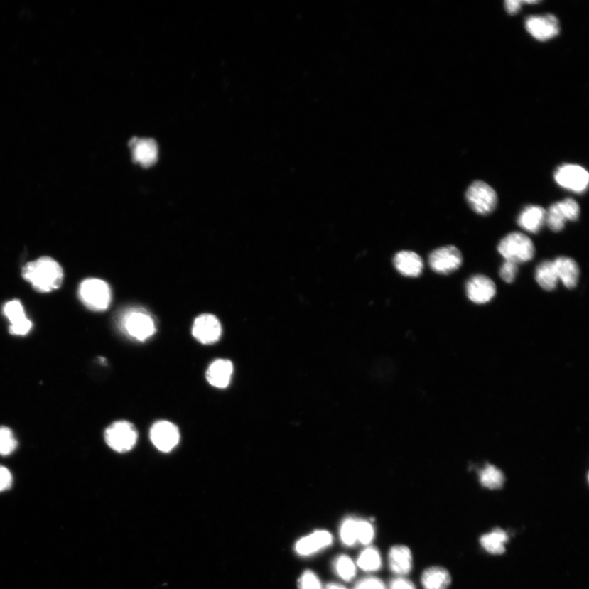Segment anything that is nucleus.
<instances>
[{
	"label": "nucleus",
	"mask_w": 589,
	"mask_h": 589,
	"mask_svg": "<svg viewBox=\"0 0 589 589\" xmlns=\"http://www.w3.org/2000/svg\"><path fill=\"white\" fill-rule=\"evenodd\" d=\"M354 589H387L385 583L377 577L364 578L356 583Z\"/></svg>",
	"instance_id": "34"
},
{
	"label": "nucleus",
	"mask_w": 589,
	"mask_h": 589,
	"mask_svg": "<svg viewBox=\"0 0 589 589\" xmlns=\"http://www.w3.org/2000/svg\"><path fill=\"white\" fill-rule=\"evenodd\" d=\"M523 1H517V0H507L505 2V8L507 13L510 14H515L520 10Z\"/></svg>",
	"instance_id": "37"
},
{
	"label": "nucleus",
	"mask_w": 589,
	"mask_h": 589,
	"mask_svg": "<svg viewBox=\"0 0 589 589\" xmlns=\"http://www.w3.org/2000/svg\"><path fill=\"white\" fill-rule=\"evenodd\" d=\"M137 430L126 421L112 423L105 431V441L112 450L118 453L131 451L136 445Z\"/></svg>",
	"instance_id": "6"
},
{
	"label": "nucleus",
	"mask_w": 589,
	"mask_h": 589,
	"mask_svg": "<svg viewBox=\"0 0 589 589\" xmlns=\"http://www.w3.org/2000/svg\"><path fill=\"white\" fill-rule=\"evenodd\" d=\"M79 296L88 309L101 312L108 309L112 301L109 285L98 279H89L80 286Z\"/></svg>",
	"instance_id": "4"
},
{
	"label": "nucleus",
	"mask_w": 589,
	"mask_h": 589,
	"mask_svg": "<svg viewBox=\"0 0 589 589\" xmlns=\"http://www.w3.org/2000/svg\"><path fill=\"white\" fill-rule=\"evenodd\" d=\"M509 536L501 529H495L490 534H485L480 539V544L490 554L500 555L505 552V544Z\"/></svg>",
	"instance_id": "21"
},
{
	"label": "nucleus",
	"mask_w": 589,
	"mask_h": 589,
	"mask_svg": "<svg viewBox=\"0 0 589 589\" xmlns=\"http://www.w3.org/2000/svg\"><path fill=\"white\" fill-rule=\"evenodd\" d=\"M234 366L228 360H217L210 365L205 374L210 385L223 389L229 385Z\"/></svg>",
	"instance_id": "16"
},
{
	"label": "nucleus",
	"mask_w": 589,
	"mask_h": 589,
	"mask_svg": "<svg viewBox=\"0 0 589 589\" xmlns=\"http://www.w3.org/2000/svg\"><path fill=\"white\" fill-rule=\"evenodd\" d=\"M558 205L566 221H576L579 219L580 208L574 199L566 198L558 202Z\"/></svg>",
	"instance_id": "30"
},
{
	"label": "nucleus",
	"mask_w": 589,
	"mask_h": 589,
	"mask_svg": "<svg viewBox=\"0 0 589 589\" xmlns=\"http://www.w3.org/2000/svg\"><path fill=\"white\" fill-rule=\"evenodd\" d=\"M546 220V210L539 205H529L518 216L517 224L531 234H538Z\"/></svg>",
	"instance_id": "18"
},
{
	"label": "nucleus",
	"mask_w": 589,
	"mask_h": 589,
	"mask_svg": "<svg viewBox=\"0 0 589 589\" xmlns=\"http://www.w3.org/2000/svg\"><path fill=\"white\" fill-rule=\"evenodd\" d=\"M553 264L558 279L563 283L566 288H575L579 282L580 268L574 259L561 256L556 259Z\"/></svg>",
	"instance_id": "19"
},
{
	"label": "nucleus",
	"mask_w": 589,
	"mask_h": 589,
	"mask_svg": "<svg viewBox=\"0 0 589 589\" xmlns=\"http://www.w3.org/2000/svg\"><path fill=\"white\" fill-rule=\"evenodd\" d=\"M388 560L391 571L398 576H406L412 570V553L406 546H394L389 552Z\"/></svg>",
	"instance_id": "15"
},
{
	"label": "nucleus",
	"mask_w": 589,
	"mask_h": 589,
	"mask_svg": "<svg viewBox=\"0 0 589 589\" xmlns=\"http://www.w3.org/2000/svg\"><path fill=\"white\" fill-rule=\"evenodd\" d=\"M13 475L7 468L0 465V492L9 490L12 487Z\"/></svg>",
	"instance_id": "35"
},
{
	"label": "nucleus",
	"mask_w": 589,
	"mask_h": 589,
	"mask_svg": "<svg viewBox=\"0 0 589 589\" xmlns=\"http://www.w3.org/2000/svg\"><path fill=\"white\" fill-rule=\"evenodd\" d=\"M466 293L470 301L475 304L488 303L496 295V286L485 275H475L468 281Z\"/></svg>",
	"instance_id": "10"
},
{
	"label": "nucleus",
	"mask_w": 589,
	"mask_h": 589,
	"mask_svg": "<svg viewBox=\"0 0 589 589\" xmlns=\"http://www.w3.org/2000/svg\"><path fill=\"white\" fill-rule=\"evenodd\" d=\"M466 199L470 207L479 215H488L498 205L495 189L483 181H475L468 188Z\"/></svg>",
	"instance_id": "5"
},
{
	"label": "nucleus",
	"mask_w": 589,
	"mask_h": 589,
	"mask_svg": "<svg viewBox=\"0 0 589 589\" xmlns=\"http://www.w3.org/2000/svg\"><path fill=\"white\" fill-rule=\"evenodd\" d=\"M158 158L156 145L151 140H142L137 142L134 148V158L144 167H148L155 163Z\"/></svg>",
	"instance_id": "23"
},
{
	"label": "nucleus",
	"mask_w": 589,
	"mask_h": 589,
	"mask_svg": "<svg viewBox=\"0 0 589 589\" xmlns=\"http://www.w3.org/2000/svg\"><path fill=\"white\" fill-rule=\"evenodd\" d=\"M529 33L539 40H548L559 33L558 20L553 15L531 17L526 21Z\"/></svg>",
	"instance_id": "13"
},
{
	"label": "nucleus",
	"mask_w": 589,
	"mask_h": 589,
	"mask_svg": "<svg viewBox=\"0 0 589 589\" xmlns=\"http://www.w3.org/2000/svg\"><path fill=\"white\" fill-rule=\"evenodd\" d=\"M504 475L499 468L488 465L480 472V482L484 487L490 490H498L504 484Z\"/></svg>",
	"instance_id": "24"
},
{
	"label": "nucleus",
	"mask_w": 589,
	"mask_h": 589,
	"mask_svg": "<svg viewBox=\"0 0 589 589\" xmlns=\"http://www.w3.org/2000/svg\"><path fill=\"white\" fill-rule=\"evenodd\" d=\"M333 568L335 573L344 581L350 582L356 576V566L352 559L347 555L338 556L334 560Z\"/></svg>",
	"instance_id": "26"
},
{
	"label": "nucleus",
	"mask_w": 589,
	"mask_h": 589,
	"mask_svg": "<svg viewBox=\"0 0 589 589\" xmlns=\"http://www.w3.org/2000/svg\"><path fill=\"white\" fill-rule=\"evenodd\" d=\"M358 542L369 545L374 539L375 531L372 524L365 520H357Z\"/></svg>",
	"instance_id": "31"
},
{
	"label": "nucleus",
	"mask_w": 589,
	"mask_h": 589,
	"mask_svg": "<svg viewBox=\"0 0 589 589\" xmlns=\"http://www.w3.org/2000/svg\"><path fill=\"white\" fill-rule=\"evenodd\" d=\"M498 250L505 261L517 264L531 261L536 252L531 239L522 232H512L504 237Z\"/></svg>",
	"instance_id": "3"
},
{
	"label": "nucleus",
	"mask_w": 589,
	"mask_h": 589,
	"mask_svg": "<svg viewBox=\"0 0 589 589\" xmlns=\"http://www.w3.org/2000/svg\"><path fill=\"white\" fill-rule=\"evenodd\" d=\"M450 583V573L439 566L426 569L421 576V585L424 589H448Z\"/></svg>",
	"instance_id": "20"
},
{
	"label": "nucleus",
	"mask_w": 589,
	"mask_h": 589,
	"mask_svg": "<svg viewBox=\"0 0 589 589\" xmlns=\"http://www.w3.org/2000/svg\"><path fill=\"white\" fill-rule=\"evenodd\" d=\"M390 589H417L414 583L404 577H397L391 581Z\"/></svg>",
	"instance_id": "36"
},
{
	"label": "nucleus",
	"mask_w": 589,
	"mask_h": 589,
	"mask_svg": "<svg viewBox=\"0 0 589 589\" xmlns=\"http://www.w3.org/2000/svg\"><path fill=\"white\" fill-rule=\"evenodd\" d=\"M18 446L13 431L6 426L0 428V455L9 456Z\"/></svg>",
	"instance_id": "29"
},
{
	"label": "nucleus",
	"mask_w": 589,
	"mask_h": 589,
	"mask_svg": "<svg viewBox=\"0 0 589 589\" xmlns=\"http://www.w3.org/2000/svg\"><path fill=\"white\" fill-rule=\"evenodd\" d=\"M394 267L404 276L418 277L423 270V259L413 252L403 251L394 258Z\"/></svg>",
	"instance_id": "17"
},
{
	"label": "nucleus",
	"mask_w": 589,
	"mask_h": 589,
	"mask_svg": "<svg viewBox=\"0 0 589 589\" xmlns=\"http://www.w3.org/2000/svg\"><path fill=\"white\" fill-rule=\"evenodd\" d=\"M538 284L546 291H553L558 283L553 261H545L540 263L536 270Z\"/></svg>",
	"instance_id": "22"
},
{
	"label": "nucleus",
	"mask_w": 589,
	"mask_h": 589,
	"mask_svg": "<svg viewBox=\"0 0 589 589\" xmlns=\"http://www.w3.org/2000/svg\"><path fill=\"white\" fill-rule=\"evenodd\" d=\"M566 220L558 207V202L551 205L546 212L545 224L553 232H560L564 229Z\"/></svg>",
	"instance_id": "28"
},
{
	"label": "nucleus",
	"mask_w": 589,
	"mask_h": 589,
	"mask_svg": "<svg viewBox=\"0 0 589 589\" xmlns=\"http://www.w3.org/2000/svg\"><path fill=\"white\" fill-rule=\"evenodd\" d=\"M118 326L127 337L144 342L156 333V323L149 313L143 309H131L119 318Z\"/></svg>",
	"instance_id": "2"
},
{
	"label": "nucleus",
	"mask_w": 589,
	"mask_h": 589,
	"mask_svg": "<svg viewBox=\"0 0 589 589\" xmlns=\"http://www.w3.org/2000/svg\"><path fill=\"white\" fill-rule=\"evenodd\" d=\"M342 542L348 547H352L358 542L357 519L348 517L342 522L340 529Z\"/></svg>",
	"instance_id": "27"
},
{
	"label": "nucleus",
	"mask_w": 589,
	"mask_h": 589,
	"mask_svg": "<svg viewBox=\"0 0 589 589\" xmlns=\"http://www.w3.org/2000/svg\"><path fill=\"white\" fill-rule=\"evenodd\" d=\"M333 544V536L326 531H317L301 538L296 544L295 550L300 556H310L320 552Z\"/></svg>",
	"instance_id": "14"
},
{
	"label": "nucleus",
	"mask_w": 589,
	"mask_h": 589,
	"mask_svg": "<svg viewBox=\"0 0 589 589\" xmlns=\"http://www.w3.org/2000/svg\"><path fill=\"white\" fill-rule=\"evenodd\" d=\"M463 261L461 252L453 246L438 248L429 256L431 269L440 274H450L456 271L462 266Z\"/></svg>",
	"instance_id": "8"
},
{
	"label": "nucleus",
	"mask_w": 589,
	"mask_h": 589,
	"mask_svg": "<svg viewBox=\"0 0 589 589\" xmlns=\"http://www.w3.org/2000/svg\"><path fill=\"white\" fill-rule=\"evenodd\" d=\"M357 565L364 571H376L382 567V556L376 548L369 547L362 552L357 559Z\"/></svg>",
	"instance_id": "25"
},
{
	"label": "nucleus",
	"mask_w": 589,
	"mask_h": 589,
	"mask_svg": "<svg viewBox=\"0 0 589 589\" xmlns=\"http://www.w3.org/2000/svg\"><path fill=\"white\" fill-rule=\"evenodd\" d=\"M4 315L10 322L9 332L15 336H26L32 328V323L26 316L24 307L21 301H9L4 307Z\"/></svg>",
	"instance_id": "12"
},
{
	"label": "nucleus",
	"mask_w": 589,
	"mask_h": 589,
	"mask_svg": "<svg viewBox=\"0 0 589 589\" xmlns=\"http://www.w3.org/2000/svg\"><path fill=\"white\" fill-rule=\"evenodd\" d=\"M23 276L40 293H50L60 288L63 280V269L50 257H42L26 264Z\"/></svg>",
	"instance_id": "1"
},
{
	"label": "nucleus",
	"mask_w": 589,
	"mask_h": 589,
	"mask_svg": "<svg viewBox=\"0 0 589 589\" xmlns=\"http://www.w3.org/2000/svg\"><path fill=\"white\" fill-rule=\"evenodd\" d=\"M518 272L517 264L511 261H505L499 270L500 277L504 282L512 283L514 282Z\"/></svg>",
	"instance_id": "33"
},
{
	"label": "nucleus",
	"mask_w": 589,
	"mask_h": 589,
	"mask_svg": "<svg viewBox=\"0 0 589 589\" xmlns=\"http://www.w3.org/2000/svg\"><path fill=\"white\" fill-rule=\"evenodd\" d=\"M222 333L218 318L212 315H202L196 318L193 326V335L199 342L212 345L218 342Z\"/></svg>",
	"instance_id": "11"
},
{
	"label": "nucleus",
	"mask_w": 589,
	"mask_h": 589,
	"mask_svg": "<svg viewBox=\"0 0 589 589\" xmlns=\"http://www.w3.org/2000/svg\"><path fill=\"white\" fill-rule=\"evenodd\" d=\"M297 585L299 589H323L320 579L315 572L310 570L301 576Z\"/></svg>",
	"instance_id": "32"
},
{
	"label": "nucleus",
	"mask_w": 589,
	"mask_h": 589,
	"mask_svg": "<svg viewBox=\"0 0 589 589\" xmlns=\"http://www.w3.org/2000/svg\"><path fill=\"white\" fill-rule=\"evenodd\" d=\"M151 441L158 450L171 452L180 441V431L175 424L160 421L153 426L150 432Z\"/></svg>",
	"instance_id": "9"
},
{
	"label": "nucleus",
	"mask_w": 589,
	"mask_h": 589,
	"mask_svg": "<svg viewBox=\"0 0 589 589\" xmlns=\"http://www.w3.org/2000/svg\"><path fill=\"white\" fill-rule=\"evenodd\" d=\"M555 180L561 188L577 193H582L588 186L589 175L580 166L564 165L555 173Z\"/></svg>",
	"instance_id": "7"
},
{
	"label": "nucleus",
	"mask_w": 589,
	"mask_h": 589,
	"mask_svg": "<svg viewBox=\"0 0 589 589\" xmlns=\"http://www.w3.org/2000/svg\"><path fill=\"white\" fill-rule=\"evenodd\" d=\"M323 589H347L342 585H337V583H329L325 588Z\"/></svg>",
	"instance_id": "38"
}]
</instances>
